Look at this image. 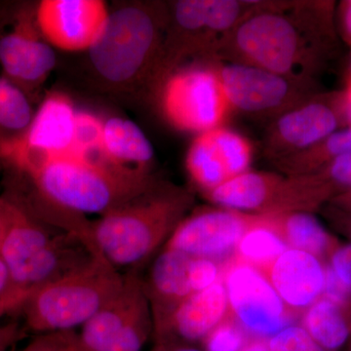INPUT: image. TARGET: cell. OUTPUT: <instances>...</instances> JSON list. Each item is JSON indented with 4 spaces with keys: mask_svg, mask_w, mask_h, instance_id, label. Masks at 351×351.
Here are the masks:
<instances>
[{
    "mask_svg": "<svg viewBox=\"0 0 351 351\" xmlns=\"http://www.w3.org/2000/svg\"><path fill=\"white\" fill-rule=\"evenodd\" d=\"M101 149L108 162L121 167L151 171L154 149L135 122L120 117L104 120Z\"/></svg>",
    "mask_w": 351,
    "mask_h": 351,
    "instance_id": "20",
    "label": "cell"
},
{
    "mask_svg": "<svg viewBox=\"0 0 351 351\" xmlns=\"http://www.w3.org/2000/svg\"><path fill=\"white\" fill-rule=\"evenodd\" d=\"M31 292L32 291L21 289L14 283L12 276H11L6 263L0 257V295H18Z\"/></svg>",
    "mask_w": 351,
    "mask_h": 351,
    "instance_id": "38",
    "label": "cell"
},
{
    "mask_svg": "<svg viewBox=\"0 0 351 351\" xmlns=\"http://www.w3.org/2000/svg\"><path fill=\"white\" fill-rule=\"evenodd\" d=\"M269 351H325L301 326L291 324L269 339Z\"/></svg>",
    "mask_w": 351,
    "mask_h": 351,
    "instance_id": "30",
    "label": "cell"
},
{
    "mask_svg": "<svg viewBox=\"0 0 351 351\" xmlns=\"http://www.w3.org/2000/svg\"><path fill=\"white\" fill-rule=\"evenodd\" d=\"M267 216L289 248L306 252L323 263L341 243L313 213L292 212Z\"/></svg>",
    "mask_w": 351,
    "mask_h": 351,
    "instance_id": "21",
    "label": "cell"
},
{
    "mask_svg": "<svg viewBox=\"0 0 351 351\" xmlns=\"http://www.w3.org/2000/svg\"><path fill=\"white\" fill-rule=\"evenodd\" d=\"M257 1L207 0L205 27L214 46V59L219 44L255 8Z\"/></svg>",
    "mask_w": 351,
    "mask_h": 351,
    "instance_id": "27",
    "label": "cell"
},
{
    "mask_svg": "<svg viewBox=\"0 0 351 351\" xmlns=\"http://www.w3.org/2000/svg\"><path fill=\"white\" fill-rule=\"evenodd\" d=\"M351 152V126L332 134L302 151L274 161L278 173L285 176L311 175L326 167L332 160Z\"/></svg>",
    "mask_w": 351,
    "mask_h": 351,
    "instance_id": "23",
    "label": "cell"
},
{
    "mask_svg": "<svg viewBox=\"0 0 351 351\" xmlns=\"http://www.w3.org/2000/svg\"><path fill=\"white\" fill-rule=\"evenodd\" d=\"M191 256L164 248L143 274L145 295L151 304L154 332L162 326L177 306L195 294L189 280Z\"/></svg>",
    "mask_w": 351,
    "mask_h": 351,
    "instance_id": "18",
    "label": "cell"
},
{
    "mask_svg": "<svg viewBox=\"0 0 351 351\" xmlns=\"http://www.w3.org/2000/svg\"><path fill=\"white\" fill-rule=\"evenodd\" d=\"M203 195L217 207L247 214L279 215L292 211L295 188L289 176L250 169Z\"/></svg>",
    "mask_w": 351,
    "mask_h": 351,
    "instance_id": "14",
    "label": "cell"
},
{
    "mask_svg": "<svg viewBox=\"0 0 351 351\" xmlns=\"http://www.w3.org/2000/svg\"><path fill=\"white\" fill-rule=\"evenodd\" d=\"M261 217L221 207L200 208L182 219L164 248L226 263L234 256L240 239Z\"/></svg>",
    "mask_w": 351,
    "mask_h": 351,
    "instance_id": "11",
    "label": "cell"
},
{
    "mask_svg": "<svg viewBox=\"0 0 351 351\" xmlns=\"http://www.w3.org/2000/svg\"><path fill=\"white\" fill-rule=\"evenodd\" d=\"M223 265L207 258L191 257L189 280L193 293L200 292L221 279Z\"/></svg>",
    "mask_w": 351,
    "mask_h": 351,
    "instance_id": "32",
    "label": "cell"
},
{
    "mask_svg": "<svg viewBox=\"0 0 351 351\" xmlns=\"http://www.w3.org/2000/svg\"><path fill=\"white\" fill-rule=\"evenodd\" d=\"M78 110L62 91L46 94L31 124L19 137L0 143V160L20 172L29 164L73 149Z\"/></svg>",
    "mask_w": 351,
    "mask_h": 351,
    "instance_id": "9",
    "label": "cell"
},
{
    "mask_svg": "<svg viewBox=\"0 0 351 351\" xmlns=\"http://www.w3.org/2000/svg\"><path fill=\"white\" fill-rule=\"evenodd\" d=\"M193 202L188 189L157 182L143 195L92 221L101 255L117 269L144 267L164 247Z\"/></svg>",
    "mask_w": 351,
    "mask_h": 351,
    "instance_id": "3",
    "label": "cell"
},
{
    "mask_svg": "<svg viewBox=\"0 0 351 351\" xmlns=\"http://www.w3.org/2000/svg\"><path fill=\"white\" fill-rule=\"evenodd\" d=\"M8 196L14 203L13 216L0 246V257L6 263L13 279L57 235L64 232L43 223L17 200Z\"/></svg>",
    "mask_w": 351,
    "mask_h": 351,
    "instance_id": "19",
    "label": "cell"
},
{
    "mask_svg": "<svg viewBox=\"0 0 351 351\" xmlns=\"http://www.w3.org/2000/svg\"><path fill=\"white\" fill-rule=\"evenodd\" d=\"M251 337L232 314L203 339L205 351H240Z\"/></svg>",
    "mask_w": 351,
    "mask_h": 351,
    "instance_id": "29",
    "label": "cell"
},
{
    "mask_svg": "<svg viewBox=\"0 0 351 351\" xmlns=\"http://www.w3.org/2000/svg\"><path fill=\"white\" fill-rule=\"evenodd\" d=\"M123 274L103 257L40 287L25 300L20 313L36 335L75 331L98 313L121 287Z\"/></svg>",
    "mask_w": 351,
    "mask_h": 351,
    "instance_id": "5",
    "label": "cell"
},
{
    "mask_svg": "<svg viewBox=\"0 0 351 351\" xmlns=\"http://www.w3.org/2000/svg\"><path fill=\"white\" fill-rule=\"evenodd\" d=\"M56 63L54 48L36 24V5L16 11L10 29L0 34L2 75L31 96L47 80Z\"/></svg>",
    "mask_w": 351,
    "mask_h": 351,
    "instance_id": "12",
    "label": "cell"
},
{
    "mask_svg": "<svg viewBox=\"0 0 351 351\" xmlns=\"http://www.w3.org/2000/svg\"><path fill=\"white\" fill-rule=\"evenodd\" d=\"M230 315L223 280L189 295L173 311L167 321L154 332L156 341H202L219 323Z\"/></svg>",
    "mask_w": 351,
    "mask_h": 351,
    "instance_id": "15",
    "label": "cell"
},
{
    "mask_svg": "<svg viewBox=\"0 0 351 351\" xmlns=\"http://www.w3.org/2000/svg\"><path fill=\"white\" fill-rule=\"evenodd\" d=\"M34 115L29 95L0 75V143L22 135Z\"/></svg>",
    "mask_w": 351,
    "mask_h": 351,
    "instance_id": "26",
    "label": "cell"
},
{
    "mask_svg": "<svg viewBox=\"0 0 351 351\" xmlns=\"http://www.w3.org/2000/svg\"><path fill=\"white\" fill-rule=\"evenodd\" d=\"M143 267L126 270L121 287L78 332L84 351H105L112 339L149 302L143 284Z\"/></svg>",
    "mask_w": 351,
    "mask_h": 351,
    "instance_id": "17",
    "label": "cell"
},
{
    "mask_svg": "<svg viewBox=\"0 0 351 351\" xmlns=\"http://www.w3.org/2000/svg\"><path fill=\"white\" fill-rule=\"evenodd\" d=\"M301 316V326L325 351L339 350L351 335L345 309L323 295Z\"/></svg>",
    "mask_w": 351,
    "mask_h": 351,
    "instance_id": "22",
    "label": "cell"
},
{
    "mask_svg": "<svg viewBox=\"0 0 351 351\" xmlns=\"http://www.w3.org/2000/svg\"><path fill=\"white\" fill-rule=\"evenodd\" d=\"M346 127L350 123L345 91L317 92L269 122L263 154L274 162Z\"/></svg>",
    "mask_w": 351,
    "mask_h": 351,
    "instance_id": "8",
    "label": "cell"
},
{
    "mask_svg": "<svg viewBox=\"0 0 351 351\" xmlns=\"http://www.w3.org/2000/svg\"><path fill=\"white\" fill-rule=\"evenodd\" d=\"M323 213L337 230L351 240V211L327 204L323 207Z\"/></svg>",
    "mask_w": 351,
    "mask_h": 351,
    "instance_id": "35",
    "label": "cell"
},
{
    "mask_svg": "<svg viewBox=\"0 0 351 351\" xmlns=\"http://www.w3.org/2000/svg\"><path fill=\"white\" fill-rule=\"evenodd\" d=\"M31 293L0 295V318L3 317V316L11 315V314L20 313L25 300L27 299Z\"/></svg>",
    "mask_w": 351,
    "mask_h": 351,
    "instance_id": "37",
    "label": "cell"
},
{
    "mask_svg": "<svg viewBox=\"0 0 351 351\" xmlns=\"http://www.w3.org/2000/svg\"><path fill=\"white\" fill-rule=\"evenodd\" d=\"M151 351H202L189 343L180 341H156Z\"/></svg>",
    "mask_w": 351,
    "mask_h": 351,
    "instance_id": "41",
    "label": "cell"
},
{
    "mask_svg": "<svg viewBox=\"0 0 351 351\" xmlns=\"http://www.w3.org/2000/svg\"><path fill=\"white\" fill-rule=\"evenodd\" d=\"M189 179L203 195L230 180L209 132L196 135L186 156Z\"/></svg>",
    "mask_w": 351,
    "mask_h": 351,
    "instance_id": "25",
    "label": "cell"
},
{
    "mask_svg": "<svg viewBox=\"0 0 351 351\" xmlns=\"http://www.w3.org/2000/svg\"><path fill=\"white\" fill-rule=\"evenodd\" d=\"M325 263L337 278L351 288V243H339Z\"/></svg>",
    "mask_w": 351,
    "mask_h": 351,
    "instance_id": "34",
    "label": "cell"
},
{
    "mask_svg": "<svg viewBox=\"0 0 351 351\" xmlns=\"http://www.w3.org/2000/svg\"><path fill=\"white\" fill-rule=\"evenodd\" d=\"M345 93L346 98H351V73L350 76V80H348V86L345 89Z\"/></svg>",
    "mask_w": 351,
    "mask_h": 351,
    "instance_id": "44",
    "label": "cell"
},
{
    "mask_svg": "<svg viewBox=\"0 0 351 351\" xmlns=\"http://www.w3.org/2000/svg\"><path fill=\"white\" fill-rule=\"evenodd\" d=\"M240 351H269V339L251 337Z\"/></svg>",
    "mask_w": 351,
    "mask_h": 351,
    "instance_id": "42",
    "label": "cell"
},
{
    "mask_svg": "<svg viewBox=\"0 0 351 351\" xmlns=\"http://www.w3.org/2000/svg\"><path fill=\"white\" fill-rule=\"evenodd\" d=\"M332 1H257L219 44L215 61L313 80L336 47Z\"/></svg>",
    "mask_w": 351,
    "mask_h": 351,
    "instance_id": "1",
    "label": "cell"
},
{
    "mask_svg": "<svg viewBox=\"0 0 351 351\" xmlns=\"http://www.w3.org/2000/svg\"><path fill=\"white\" fill-rule=\"evenodd\" d=\"M163 119L184 133H206L223 126L230 106L217 61L195 60L180 66L154 90Z\"/></svg>",
    "mask_w": 351,
    "mask_h": 351,
    "instance_id": "6",
    "label": "cell"
},
{
    "mask_svg": "<svg viewBox=\"0 0 351 351\" xmlns=\"http://www.w3.org/2000/svg\"><path fill=\"white\" fill-rule=\"evenodd\" d=\"M110 9L104 0H43L36 20L43 38L54 49L88 52L107 24Z\"/></svg>",
    "mask_w": 351,
    "mask_h": 351,
    "instance_id": "13",
    "label": "cell"
},
{
    "mask_svg": "<svg viewBox=\"0 0 351 351\" xmlns=\"http://www.w3.org/2000/svg\"><path fill=\"white\" fill-rule=\"evenodd\" d=\"M328 204L341 208L346 211H351V191L337 195Z\"/></svg>",
    "mask_w": 351,
    "mask_h": 351,
    "instance_id": "43",
    "label": "cell"
},
{
    "mask_svg": "<svg viewBox=\"0 0 351 351\" xmlns=\"http://www.w3.org/2000/svg\"><path fill=\"white\" fill-rule=\"evenodd\" d=\"M348 322H350V332H351V311L348 314Z\"/></svg>",
    "mask_w": 351,
    "mask_h": 351,
    "instance_id": "45",
    "label": "cell"
},
{
    "mask_svg": "<svg viewBox=\"0 0 351 351\" xmlns=\"http://www.w3.org/2000/svg\"><path fill=\"white\" fill-rule=\"evenodd\" d=\"M230 110L272 121L317 93L315 80L278 75L248 64L217 61Z\"/></svg>",
    "mask_w": 351,
    "mask_h": 351,
    "instance_id": "7",
    "label": "cell"
},
{
    "mask_svg": "<svg viewBox=\"0 0 351 351\" xmlns=\"http://www.w3.org/2000/svg\"><path fill=\"white\" fill-rule=\"evenodd\" d=\"M339 23L341 36L351 50V0H345L339 4Z\"/></svg>",
    "mask_w": 351,
    "mask_h": 351,
    "instance_id": "39",
    "label": "cell"
},
{
    "mask_svg": "<svg viewBox=\"0 0 351 351\" xmlns=\"http://www.w3.org/2000/svg\"><path fill=\"white\" fill-rule=\"evenodd\" d=\"M1 165H2L1 160H0V169H1Z\"/></svg>",
    "mask_w": 351,
    "mask_h": 351,
    "instance_id": "46",
    "label": "cell"
},
{
    "mask_svg": "<svg viewBox=\"0 0 351 351\" xmlns=\"http://www.w3.org/2000/svg\"><path fill=\"white\" fill-rule=\"evenodd\" d=\"M221 280L228 294L230 314L247 334L270 339L292 324L297 314L286 306L260 270L237 258L223 265Z\"/></svg>",
    "mask_w": 351,
    "mask_h": 351,
    "instance_id": "10",
    "label": "cell"
},
{
    "mask_svg": "<svg viewBox=\"0 0 351 351\" xmlns=\"http://www.w3.org/2000/svg\"><path fill=\"white\" fill-rule=\"evenodd\" d=\"M21 351H84L76 331L44 332Z\"/></svg>",
    "mask_w": 351,
    "mask_h": 351,
    "instance_id": "31",
    "label": "cell"
},
{
    "mask_svg": "<svg viewBox=\"0 0 351 351\" xmlns=\"http://www.w3.org/2000/svg\"><path fill=\"white\" fill-rule=\"evenodd\" d=\"M332 186L337 193L351 191V152L337 157L326 167L313 173Z\"/></svg>",
    "mask_w": 351,
    "mask_h": 351,
    "instance_id": "33",
    "label": "cell"
},
{
    "mask_svg": "<svg viewBox=\"0 0 351 351\" xmlns=\"http://www.w3.org/2000/svg\"><path fill=\"white\" fill-rule=\"evenodd\" d=\"M287 249V244L270 223L269 216L262 215L260 221L240 239L233 258L263 274Z\"/></svg>",
    "mask_w": 351,
    "mask_h": 351,
    "instance_id": "24",
    "label": "cell"
},
{
    "mask_svg": "<svg viewBox=\"0 0 351 351\" xmlns=\"http://www.w3.org/2000/svg\"><path fill=\"white\" fill-rule=\"evenodd\" d=\"M263 274L286 306L299 315L324 292L325 263L306 252L287 249Z\"/></svg>",
    "mask_w": 351,
    "mask_h": 351,
    "instance_id": "16",
    "label": "cell"
},
{
    "mask_svg": "<svg viewBox=\"0 0 351 351\" xmlns=\"http://www.w3.org/2000/svg\"><path fill=\"white\" fill-rule=\"evenodd\" d=\"M24 325L17 321L0 325V351H9L25 336Z\"/></svg>",
    "mask_w": 351,
    "mask_h": 351,
    "instance_id": "36",
    "label": "cell"
},
{
    "mask_svg": "<svg viewBox=\"0 0 351 351\" xmlns=\"http://www.w3.org/2000/svg\"><path fill=\"white\" fill-rule=\"evenodd\" d=\"M32 193L58 206L87 216H101L156 186L151 171L121 167L101 154L71 149L20 171Z\"/></svg>",
    "mask_w": 351,
    "mask_h": 351,
    "instance_id": "2",
    "label": "cell"
},
{
    "mask_svg": "<svg viewBox=\"0 0 351 351\" xmlns=\"http://www.w3.org/2000/svg\"><path fill=\"white\" fill-rule=\"evenodd\" d=\"M210 134L230 179L250 170L253 147L248 138L225 126L218 127Z\"/></svg>",
    "mask_w": 351,
    "mask_h": 351,
    "instance_id": "28",
    "label": "cell"
},
{
    "mask_svg": "<svg viewBox=\"0 0 351 351\" xmlns=\"http://www.w3.org/2000/svg\"><path fill=\"white\" fill-rule=\"evenodd\" d=\"M168 18V4L161 2H132L110 10L101 36L87 52L95 75L117 89H151Z\"/></svg>",
    "mask_w": 351,
    "mask_h": 351,
    "instance_id": "4",
    "label": "cell"
},
{
    "mask_svg": "<svg viewBox=\"0 0 351 351\" xmlns=\"http://www.w3.org/2000/svg\"><path fill=\"white\" fill-rule=\"evenodd\" d=\"M14 203L8 195L0 196V246L12 219Z\"/></svg>",
    "mask_w": 351,
    "mask_h": 351,
    "instance_id": "40",
    "label": "cell"
}]
</instances>
